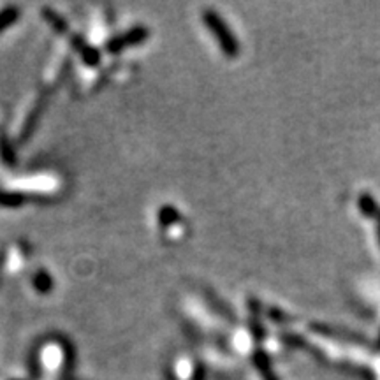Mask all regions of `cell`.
I'll return each instance as SVG.
<instances>
[{"mask_svg":"<svg viewBox=\"0 0 380 380\" xmlns=\"http://www.w3.org/2000/svg\"><path fill=\"white\" fill-rule=\"evenodd\" d=\"M359 204H361V210L363 213L368 215V217H377V213H379V208H377L375 201L372 199V197L368 196V194H363L361 201H359Z\"/></svg>","mask_w":380,"mask_h":380,"instance_id":"cell-1","label":"cell"},{"mask_svg":"<svg viewBox=\"0 0 380 380\" xmlns=\"http://www.w3.org/2000/svg\"><path fill=\"white\" fill-rule=\"evenodd\" d=\"M377 224H379V226H377V227H379V240H380V211H379V213H377Z\"/></svg>","mask_w":380,"mask_h":380,"instance_id":"cell-2","label":"cell"}]
</instances>
